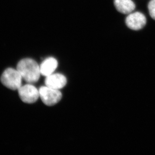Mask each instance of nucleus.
Instances as JSON below:
<instances>
[{"instance_id": "nucleus-3", "label": "nucleus", "mask_w": 155, "mask_h": 155, "mask_svg": "<svg viewBox=\"0 0 155 155\" xmlns=\"http://www.w3.org/2000/svg\"><path fill=\"white\" fill-rule=\"evenodd\" d=\"M39 95L43 103L48 106H52L58 103L61 99V92L58 89L48 86H42L39 90Z\"/></svg>"}, {"instance_id": "nucleus-9", "label": "nucleus", "mask_w": 155, "mask_h": 155, "mask_svg": "<svg viewBox=\"0 0 155 155\" xmlns=\"http://www.w3.org/2000/svg\"><path fill=\"white\" fill-rule=\"evenodd\" d=\"M148 9L151 17L155 20V0H151L149 2L148 4Z\"/></svg>"}, {"instance_id": "nucleus-1", "label": "nucleus", "mask_w": 155, "mask_h": 155, "mask_svg": "<svg viewBox=\"0 0 155 155\" xmlns=\"http://www.w3.org/2000/svg\"><path fill=\"white\" fill-rule=\"evenodd\" d=\"M17 70L20 73L22 78L28 84H34L38 81L40 75V66L35 60L25 58L18 63Z\"/></svg>"}, {"instance_id": "nucleus-7", "label": "nucleus", "mask_w": 155, "mask_h": 155, "mask_svg": "<svg viewBox=\"0 0 155 155\" xmlns=\"http://www.w3.org/2000/svg\"><path fill=\"white\" fill-rule=\"evenodd\" d=\"M58 62L56 59L49 57L46 59L40 66V71L41 74L47 76L52 74L57 68Z\"/></svg>"}, {"instance_id": "nucleus-2", "label": "nucleus", "mask_w": 155, "mask_h": 155, "mask_svg": "<svg viewBox=\"0 0 155 155\" xmlns=\"http://www.w3.org/2000/svg\"><path fill=\"white\" fill-rule=\"evenodd\" d=\"M22 76L17 70L9 68L5 70L1 77L3 85L12 90H17L21 86Z\"/></svg>"}, {"instance_id": "nucleus-5", "label": "nucleus", "mask_w": 155, "mask_h": 155, "mask_svg": "<svg viewBox=\"0 0 155 155\" xmlns=\"http://www.w3.org/2000/svg\"><path fill=\"white\" fill-rule=\"evenodd\" d=\"M146 22L145 15L139 12L130 14L126 19V24L127 27L133 30H139L143 28Z\"/></svg>"}, {"instance_id": "nucleus-8", "label": "nucleus", "mask_w": 155, "mask_h": 155, "mask_svg": "<svg viewBox=\"0 0 155 155\" xmlns=\"http://www.w3.org/2000/svg\"><path fill=\"white\" fill-rule=\"evenodd\" d=\"M116 9L124 14H129L135 9L136 5L132 0H114Z\"/></svg>"}, {"instance_id": "nucleus-6", "label": "nucleus", "mask_w": 155, "mask_h": 155, "mask_svg": "<svg viewBox=\"0 0 155 155\" xmlns=\"http://www.w3.org/2000/svg\"><path fill=\"white\" fill-rule=\"evenodd\" d=\"M45 83L46 86L59 90L66 85L67 79L65 76L60 73L51 74L46 76Z\"/></svg>"}, {"instance_id": "nucleus-4", "label": "nucleus", "mask_w": 155, "mask_h": 155, "mask_svg": "<svg viewBox=\"0 0 155 155\" xmlns=\"http://www.w3.org/2000/svg\"><path fill=\"white\" fill-rule=\"evenodd\" d=\"M18 93L21 100L27 104L35 103L40 97L39 91L30 84L21 86L18 89Z\"/></svg>"}]
</instances>
